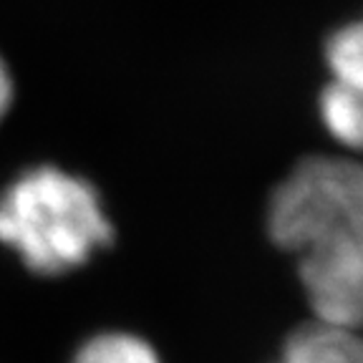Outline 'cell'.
<instances>
[{"mask_svg":"<svg viewBox=\"0 0 363 363\" xmlns=\"http://www.w3.org/2000/svg\"><path fill=\"white\" fill-rule=\"evenodd\" d=\"M13 76L11 71H8L6 61L0 58V124H3V119H6V113L11 111L13 106Z\"/></svg>","mask_w":363,"mask_h":363,"instance_id":"cell-7","label":"cell"},{"mask_svg":"<svg viewBox=\"0 0 363 363\" xmlns=\"http://www.w3.org/2000/svg\"><path fill=\"white\" fill-rule=\"evenodd\" d=\"M71 363H162V358L142 335L106 330L84 340Z\"/></svg>","mask_w":363,"mask_h":363,"instance_id":"cell-5","label":"cell"},{"mask_svg":"<svg viewBox=\"0 0 363 363\" xmlns=\"http://www.w3.org/2000/svg\"><path fill=\"white\" fill-rule=\"evenodd\" d=\"M111 240L101 194L61 167H30L0 192V242L35 275H66Z\"/></svg>","mask_w":363,"mask_h":363,"instance_id":"cell-2","label":"cell"},{"mask_svg":"<svg viewBox=\"0 0 363 363\" xmlns=\"http://www.w3.org/2000/svg\"><path fill=\"white\" fill-rule=\"evenodd\" d=\"M265 220L298 262L313 318L363 333V162L301 159L272 189Z\"/></svg>","mask_w":363,"mask_h":363,"instance_id":"cell-1","label":"cell"},{"mask_svg":"<svg viewBox=\"0 0 363 363\" xmlns=\"http://www.w3.org/2000/svg\"><path fill=\"white\" fill-rule=\"evenodd\" d=\"M320 121L335 142L363 152V89L330 79L318 99Z\"/></svg>","mask_w":363,"mask_h":363,"instance_id":"cell-4","label":"cell"},{"mask_svg":"<svg viewBox=\"0 0 363 363\" xmlns=\"http://www.w3.org/2000/svg\"><path fill=\"white\" fill-rule=\"evenodd\" d=\"M330 79L363 89V18L340 26L323 45Z\"/></svg>","mask_w":363,"mask_h":363,"instance_id":"cell-6","label":"cell"},{"mask_svg":"<svg viewBox=\"0 0 363 363\" xmlns=\"http://www.w3.org/2000/svg\"><path fill=\"white\" fill-rule=\"evenodd\" d=\"M278 363H363V333L313 318L285 338Z\"/></svg>","mask_w":363,"mask_h":363,"instance_id":"cell-3","label":"cell"}]
</instances>
